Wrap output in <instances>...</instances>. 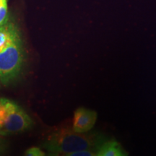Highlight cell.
Listing matches in <instances>:
<instances>
[{
  "mask_svg": "<svg viewBox=\"0 0 156 156\" xmlns=\"http://www.w3.org/2000/svg\"><path fill=\"white\" fill-rule=\"evenodd\" d=\"M106 140V136L98 132H75L73 129H60L50 134L44 147L49 153H68L90 151L97 152Z\"/></svg>",
  "mask_w": 156,
  "mask_h": 156,
  "instance_id": "cell-1",
  "label": "cell"
},
{
  "mask_svg": "<svg viewBox=\"0 0 156 156\" xmlns=\"http://www.w3.org/2000/svg\"><path fill=\"white\" fill-rule=\"evenodd\" d=\"M24 49L20 34L0 51V80L4 85L16 79L22 70Z\"/></svg>",
  "mask_w": 156,
  "mask_h": 156,
  "instance_id": "cell-2",
  "label": "cell"
},
{
  "mask_svg": "<svg viewBox=\"0 0 156 156\" xmlns=\"http://www.w3.org/2000/svg\"><path fill=\"white\" fill-rule=\"evenodd\" d=\"M1 102L7 110V116L0 129V134H9L24 132L33 125L30 116L15 102L9 99L2 98Z\"/></svg>",
  "mask_w": 156,
  "mask_h": 156,
  "instance_id": "cell-3",
  "label": "cell"
},
{
  "mask_svg": "<svg viewBox=\"0 0 156 156\" xmlns=\"http://www.w3.org/2000/svg\"><path fill=\"white\" fill-rule=\"evenodd\" d=\"M97 116V113L91 109L84 107L77 108L74 114L73 129L80 133L89 132L94 126Z\"/></svg>",
  "mask_w": 156,
  "mask_h": 156,
  "instance_id": "cell-4",
  "label": "cell"
},
{
  "mask_svg": "<svg viewBox=\"0 0 156 156\" xmlns=\"http://www.w3.org/2000/svg\"><path fill=\"white\" fill-rule=\"evenodd\" d=\"M20 34L17 25L8 17L5 23L0 25V51L7 47Z\"/></svg>",
  "mask_w": 156,
  "mask_h": 156,
  "instance_id": "cell-5",
  "label": "cell"
},
{
  "mask_svg": "<svg viewBox=\"0 0 156 156\" xmlns=\"http://www.w3.org/2000/svg\"><path fill=\"white\" fill-rule=\"evenodd\" d=\"M96 156H127V153L119 142L111 140L103 142L98 150Z\"/></svg>",
  "mask_w": 156,
  "mask_h": 156,
  "instance_id": "cell-6",
  "label": "cell"
},
{
  "mask_svg": "<svg viewBox=\"0 0 156 156\" xmlns=\"http://www.w3.org/2000/svg\"><path fill=\"white\" fill-rule=\"evenodd\" d=\"M95 151H78L73 152V153H49L48 156H96Z\"/></svg>",
  "mask_w": 156,
  "mask_h": 156,
  "instance_id": "cell-7",
  "label": "cell"
},
{
  "mask_svg": "<svg viewBox=\"0 0 156 156\" xmlns=\"http://www.w3.org/2000/svg\"><path fill=\"white\" fill-rule=\"evenodd\" d=\"M24 156H46V154L40 148L33 147L27 150Z\"/></svg>",
  "mask_w": 156,
  "mask_h": 156,
  "instance_id": "cell-8",
  "label": "cell"
},
{
  "mask_svg": "<svg viewBox=\"0 0 156 156\" xmlns=\"http://www.w3.org/2000/svg\"><path fill=\"white\" fill-rule=\"evenodd\" d=\"M8 18L7 15V4L5 3L0 7V25H2Z\"/></svg>",
  "mask_w": 156,
  "mask_h": 156,
  "instance_id": "cell-9",
  "label": "cell"
},
{
  "mask_svg": "<svg viewBox=\"0 0 156 156\" xmlns=\"http://www.w3.org/2000/svg\"><path fill=\"white\" fill-rule=\"evenodd\" d=\"M5 3H7V0H0V7Z\"/></svg>",
  "mask_w": 156,
  "mask_h": 156,
  "instance_id": "cell-10",
  "label": "cell"
},
{
  "mask_svg": "<svg viewBox=\"0 0 156 156\" xmlns=\"http://www.w3.org/2000/svg\"><path fill=\"white\" fill-rule=\"evenodd\" d=\"M1 148H2V145H1V143H0V151H1Z\"/></svg>",
  "mask_w": 156,
  "mask_h": 156,
  "instance_id": "cell-11",
  "label": "cell"
},
{
  "mask_svg": "<svg viewBox=\"0 0 156 156\" xmlns=\"http://www.w3.org/2000/svg\"><path fill=\"white\" fill-rule=\"evenodd\" d=\"M2 129V124H1V123H0V129Z\"/></svg>",
  "mask_w": 156,
  "mask_h": 156,
  "instance_id": "cell-12",
  "label": "cell"
}]
</instances>
